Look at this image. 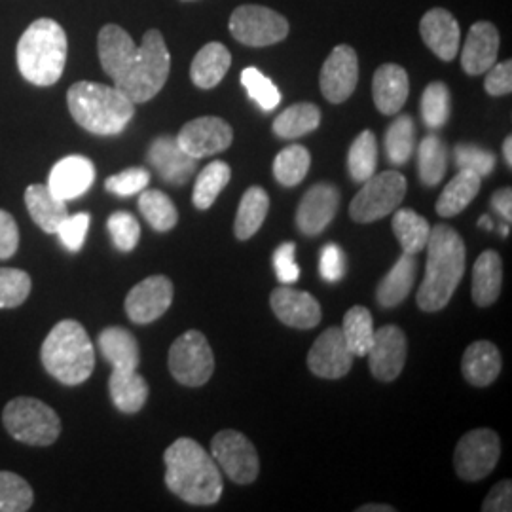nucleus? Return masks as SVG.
Returning <instances> with one entry per match:
<instances>
[{"label": "nucleus", "instance_id": "38", "mask_svg": "<svg viewBox=\"0 0 512 512\" xmlns=\"http://www.w3.org/2000/svg\"><path fill=\"white\" fill-rule=\"evenodd\" d=\"M418 169L421 183L437 186L442 183L448 169V150L437 135H427L418 150Z\"/></svg>", "mask_w": 512, "mask_h": 512}, {"label": "nucleus", "instance_id": "43", "mask_svg": "<svg viewBox=\"0 0 512 512\" xmlns=\"http://www.w3.org/2000/svg\"><path fill=\"white\" fill-rule=\"evenodd\" d=\"M35 495L25 478L0 471V512H25L33 507Z\"/></svg>", "mask_w": 512, "mask_h": 512}, {"label": "nucleus", "instance_id": "30", "mask_svg": "<svg viewBox=\"0 0 512 512\" xmlns=\"http://www.w3.org/2000/svg\"><path fill=\"white\" fill-rule=\"evenodd\" d=\"M503 262L495 251H484L476 258L473 268V302L478 308H488L501 294Z\"/></svg>", "mask_w": 512, "mask_h": 512}, {"label": "nucleus", "instance_id": "11", "mask_svg": "<svg viewBox=\"0 0 512 512\" xmlns=\"http://www.w3.org/2000/svg\"><path fill=\"white\" fill-rule=\"evenodd\" d=\"M211 454L220 469L236 484H253L260 461L253 442L234 429H224L211 440Z\"/></svg>", "mask_w": 512, "mask_h": 512}, {"label": "nucleus", "instance_id": "40", "mask_svg": "<svg viewBox=\"0 0 512 512\" xmlns=\"http://www.w3.org/2000/svg\"><path fill=\"white\" fill-rule=\"evenodd\" d=\"M139 209L156 232H169L179 222V211L175 203L160 190H143L139 198Z\"/></svg>", "mask_w": 512, "mask_h": 512}, {"label": "nucleus", "instance_id": "54", "mask_svg": "<svg viewBox=\"0 0 512 512\" xmlns=\"http://www.w3.org/2000/svg\"><path fill=\"white\" fill-rule=\"evenodd\" d=\"M18 245V224L10 213L0 209V260H8L16 255Z\"/></svg>", "mask_w": 512, "mask_h": 512}, {"label": "nucleus", "instance_id": "47", "mask_svg": "<svg viewBox=\"0 0 512 512\" xmlns=\"http://www.w3.org/2000/svg\"><path fill=\"white\" fill-rule=\"evenodd\" d=\"M107 228H109L110 238L114 241L118 251L129 253L137 247L139 239H141V226L137 219L126 213V211H116L110 215L107 220Z\"/></svg>", "mask_w": 512, "mask_h": 512}, {"label": "nucleus", "instance_id": "33", "mask_svg": "<svg viewBox=\"0 0 512 512\" xmlns=\"http://www.w3.org/2000/svg\"><path fill=\"white\" fill-rule=\"evenodd\" d=\"M268 211H270V198L266 190L260 186H251L239 202L238 215L234 222L236 238L241 241L253 238L260 230V226L264 224Z\"/></svg>", "mask_w": 512, "mask_h": 512}, {"label": "nucleus", "instance_id": "49", "mask_svg": "<svg viewBox=\"0 0 512 512\" xmlns=\"http://www.w3.org/2000/svg\"><path fill=\"white\" fill-rule=\"evenodd\" d=\"M90 220L92 219L88 213H76L73 217L67 215V219L59 224L55 234L59 236V241L67 251L78 253L84 247V241L90 230Z\"/></svg>", "mask_w": 512, "mask_h": 512}, {"label": "nucleus", "instance_id": "46", "mask_svg": "<svg viewBox=\"0 0 512 512\" xmlns=\"http://www.w3.org/2000/svg\"><path fill=\"white\" fill-rule=\"evenodd\" d=\"M33 281L18 268H0V310L18 308L31 294Z\"/></svg>", "mask_w": 512, "mask_h": 512}, {"label": "nucleus", "instance_id": "59", "mask_svg": "<svg viewBox=\"0 0 512 512\" xmlns=\"http://www.w3.org/2000/svg\"><path fill=\"white\" fill-rule=\"evenodd\" d=\"M478 226H480V228H484V230H492V228H494V222H492L490 217H486V215H484V217H480V219H478Z\"/></svg>", "mask_w": 512, "mask_h": 512}, {"label": "nucleus", "instance_id": "29", "mask_svg": "<svg viewBox=\"0 0 512 512\" xmlns=\"http://www.w3.org/2000/svg\"><path fill=\"white\" fill-rule=\"evenodd\" d=\"M25 205L31 219L35 220L46 234H55L59 224L69 215L67 203L55 198L46 184H31L25 190Z\"/></svg>", "mask_w": 512, "mask_h": 512}, {"label": "nucleus", "instance_id": "18", "mask_svg": "<svg viewBox=\"0 0 512 512\" xmlns=\"http://www.w3.org/2000/svg\"><path fill=\"white\" fill-rule=\"evenodd\" d=\"M340 205L336 186L319 183L311 186L296 209V226L306 236H317L329 226Z\"/></svg>", "mask_w": 512, "mask_h": 512}, {"label": "nucleus", "instance_id": "24", "mask_svg": "<svg viewBox=\"0 0 512 512\" xmlns=\"http://www.w3.org/2000/svg\"><path fill=\"white\" fill-rule=\"evenodd\" d=\"M410 93V80L403 67L395 63H385L372 80V97L378 110L385 116L399 114Z\"/></svg>", "mask_w": 512, "mask_h": 512}, {"label": "nucleus", "instance_id": "57", "mask_svg": "<svg viewBox=\"0 0 512 512\" xmlns=\"http://www.w3.org/2000/svg\"><path fill=\"white\" fill-rule=\"evenodd\" d=\"M357 512H395V509L389 505H363Z\"/></svg>", "mask_w": 512, "mask_h": 512}, {"label": "nucleus", "instance_id": "20", "mask_svg": "<svg viewBox=\"0 0 512 512\" xmlns=\"http://www.w3.org/2000/svg\"><path fill=\"white\" fill-rule=\"evenodd\" d=\"M95 181V165L86 156H67L52 167L48 188L55 198L69 202L84 196Z\"/></svg>", "mask_w": 512, "mask_h": 512}, {"label": "nucleus", "instance_id": "2", "mask_svg": "<svg viewBox=\"0 0 512 512\" xmlns=\"http://www.w3.org/2000/svg\"><path fill=\"white\" fill-rule=\"evenodd\" d=\"M165 484L190 505H215L222 495L217 461L196 440H175L164 454Z\"/></svg>", "mask_w": 512, "mask_h": 512}, {"label": "nucleus", "instance_id": "13", "mask_svg": "<svg viewBox=\"0 0 512 512\" xmlns=\"http://www.w3.org/2000/svg\"><path fill=\"white\" fill-rule=\"evenodd\" d=\"M234 141L232 126L217 116H202L188 124L177 135V143L196 160L224 152Z\"/></svg>", "mask_w": 512, "mask_h": 512}, {"label": "nucleus", "instance_id": "36", "mask_svg": "<svg viewBox=\"0 0 512 512\" xmlns=\"http://www.w3.org/2000/svg\"><path fill=\"white\" fill-rule=\"evenodd\" d=\"M230 177H232V171L226 162H213L203 167L192 192V202L196 205V209L205 211L217 202L220 192L226 188V184L230 183Z\"/></svg>", "mask_w": 512, "mask_h": 512}, {"label": "nucleus", "instance_id": "1", "mask_svg": "<svg viewBox=\"0 0 512 512\" xmlns=\"http://www.w3.org/2000/svg\"><path fill=\"white\" fill-rule=\"evenodd\" d=\"M97 52L114 88L133 105L147 103L162 92L171 69V55L158 29L147 31L141 46H137L122 27L105 25L99 31Z\"/></svg>", "mask_w": 512, "mask_h": 512}, {"label": "nucleus", "instance_id": "8", "mask_svg": "<svg viewBox=\"0 0 512 512\" xmlns=\"http://www.w3.org/2000/svg\"><path fill=\"white\" fill-rule=\"evenodd\" d=\"M406 186L408 183L399 171L374 173L349 203L351 219L359 224H368L389 217L403 202Z\"/></svg>", "mask_w": 512, "mask_h": 512}, {"label": "nucleus", "instance_id": "26", "mask_svg": "<svg viewBox=\"0 0 512 512\" xmlns=\"http://www.w3.org/2000/svg\"><path fill=\"white\" fill-rule=\"evenodd\" d=\"M230 65H232V55L228 52V48L220 42H209L194 57L190 67V78L198 88L213 90L222 82Z\"/></svg>", "mask_w": 512, "mask_h": 512}, {"label": "nucleus", "instance_id": "42", "mask_svg": "<svg viewBox=\"0 0 512 512\" xmlns=\"http://www.w3.org/2000/svg\"><path fill=\"white\" fill-rule=\"evenodd\" d=\"M416 143V128L408 114H401L385 133V152L393 165H403L410 160Z\"/></svg>", "mask_w": 512, "mask_h": 512}, {"label": "nucleus", "instance_id": "14", "mask_svg": "<svg viewBox=\"0 0 512 512\" xmlns=\"http://www.w3.org/2000/svg\"><path fill=\"white\" fill-rule=\"evenodd\" d=\"M408 355L406 334L395 325H385L374 332V342L368 349V366L376 380L393 382L401 376Z\"/></svg>", "mask_w": 512, "mask_h": 512}, {"label": "nucleus", "instance_id": "39", "mask_svg": "<svg viewBox=\"0 0 512 512\" xmlns=\"http://www.w3.org/2000/svg\"><path fill=\"white\" fill-rule=\"evenodd\" d=\"M349 175L355 183H365L378 167V141L372 131H363L349 148Z\"/></svg>", "mask_w": 512, "mask_h": 512}, {"label": "nucleus", "instance_id": "32", "mask_svg": "<svg viewBox=\"0 0 512 512\" xmlns=\"http://www.w3.org/2000/svg\"><path fill=\"white\" fill-rule=\"evenodd\" d=\"M99 349L112 368L137 370L141 355L137 338L122 327H109L99 334Z\"/></svg>", "mask_w": 512, "mask_h": 512}, {"label": "nucleus", "instance_id": "41", "mask_svg": "<svg viewBox=\"0 0 512 512\" xmlns=\"http://www.w3.org/2000/svg\"><path fill=\"white\" fill-rule=\"evenodd\" d=\"M311 156L308 148L291 145L283 148L274 160V175L277 183L283 186H296L302 183L310 171Z\"/></svg>", "mask_w": 512, "mask_h": 512}, {"label": "nucleus", "instance_id": "16", "mask_svg": "<svg viewBox=\"0 0 512 512\" xmlns=\"http://www.w3.org/2000/svg\"><path fill=\"white\" fill-rule=\"evenodd\" d=\"M359 61L355 50L348 44H340L330 52L321 69V92L325 99L338 105L348 101L357 88Z\"/></svg>", "mask_w": 512, "mask_h": 512}, {"label": "nucleus", "instance_id": "4", "mask_svg": "<svg viewBox=\"0 0 512 512\" xmlns=\"http://www.w3.org/2000/svg\"><path fill=\"white\" fill-rule=\"evenodd\" d=\"M67 105L80 128L101 137L120 135L135 116V105L118 88L88 80L69 88Z\"/></svg>", "mask_w": 512, "mask_h": 512}, {"label": "nucleus", "instance_id": "3", "mask_svg": "<svg viewBox=\"0 0 512 512\" xmlns=\"http://www.w3.org/2000/svg\"><path fill=\"white\" fill-rule=\"evenodd\" d=\"M425 277L418 291L423 311H439L448 306L465 274V243L452 226L437 224L427 239Z\"/></svg>", "mask_w": 512, "mask_h": 512}, {"label": "nucleus", "instance_id": "23", "mask_svg": "<svg viewBox=\"0 0 512 512\" xmlns=\"http://www.w3.org/2000/svg\"><path fill=\"white\" fill-rule=\"evenodd\" d=\"M499 54V31L495 29L494 23L478 21L465 40L463 52H461V67L463 71L471 76L484 74L495 61Z\"/></svg>", "mask_w": 512, "mask_h": 512}, {"label": "nucleus", "instance_id": "22", "mask_svg": "<svg viewBox=\"0 0 512 512\" xmlns=\"http://www.w3.org/2000/svg\"><path fill=\"white\" fill-rule=\"evenodd\" d=\"M420 33L427 48L437 55L442 61H454L459 52V31L458 19L454 18L448 10L435 8L429 10L420 23Z\"/></svg>", "mask_w": 512, "mask_h": 512}, {"label": "nucleus", "instance_id": "15", "mask_svg": "<svg viewBox=\"0 0 512 512\" xmlns=\"http://www.w3.org/2000/svg\"><path fill=\"white\" fill-rule=\"evenodd\" d=\"M173 304V283L165 275H150L137 283L126 298V313L137 325L160 319Z\"/></svg>", "mask_w": 512, "mask_h": 512}, {"label": "nucleus", "instance_id": "19", "mask_svg": "<svg viewBox=\"0 0 512 512\" xmlns=\"http://www.w3.org/2000/svg\"><path fill=\"white\" fill-rule=\"evenodd\" d=\"M148 164L156 169L160 179L165 183L183 186L192 179L196 173L198 160L188 156L183 148L179 147L177 137L162 135L148 148Z\"/></svg>", "mask_w": 512, "mask_h": 512}, {"label": "nucleus", "instance_id": "17", "mask_svg": "<svg viewBox=\"0 0 512 512\" xmlns=\"http://www.w3.org/2000/svg\"><path fill=\"white\" fill-rule=\"evenodd\" d=\"M353 365V353L342 334V329L330 327L325 330L308 353L311 372L325 380L344 378Z\"/></svg>", "mask_w": 512, "mask_h": 512}, {"label": "nucleus", "instance_id": "56", "mask_svg": "<svg viewBox=\"0 0 512 512\" xmlns=\"http://www.w3.org/2000/svg\"><path fill=\"white\" fill-rule=\"evenodd\" d=\"M492 205H494L495 211L507 220H512V190L511 188H501L497 190L494 196H492Z\"/></svg>", "mask_w": 512, "mask_h": 512}, {"label": "nucleus", "instance_id": "48", "mask_svg": "<svg viewBox=\"0 0 512 512\" xmlns=\"http://www.w3.org/2000/svg\"><path fill=\"white\" fill-rule=\"evenodd\" d=\"M150 183V173L145 167H129L126 171L112 175L105 181V188L109 190L110 194L128 198V196H135L141 194Z\"/></svg>", "mask_w": 512, "mask_h": 512}, {"label": "nucleus", "instance_id": "53", "mask_svg": "<svg viewBox=\"0 0 512 512\" xmlns=\"http://www.w3.org/2000/svg\"><path fill=\"white\" fill-rule=\"evenodd\" d=\"M488 76L484 80V88L488 95L501 97L509 95L512 92V63L503 61V63H494L488 71Z\"/></svg>", "mask_w": 512, "mask_h": 512}, {"label": "nucleus", "instance_id": "60", "mask_svg": "<svg viewBox=\"0 0 512 512\" xmlns=\"http://www.w3.org/2000/svg\"><path fill=\"white\" fill-rule=\"evenodd\" d=\"M501 234H503V236H509V228L503 226V228H501Z\"/></svg>", "mask_w": 512, "mask_h": 512}, {"label": "nucleus", "instance_id": "50", "mask_svg": "<svg viewBox=\"0 0 512 512\" xmlns=\"http://www.w3.org/2000/svg\"><path fill=\"white\" fill-rule=\"evenodd\" d=\"M459 169H471L480 177H488L495 167V156L486 148L476 145H458L454 150Z\"/></svg>", "mask_w": 512, "mask_h": 512}, {"label": "nucleus", "instance_id": "5", "mask_svg": "<svg viewBox=\"0 0 512 512\" xmlns=\"http://www.w3.org/2000/svg\"><path fill=\"white\" fill-rule=\"evenodd\" d=\"M21 76L40 88L54 86L65 71L67 35L63 27L50 18L33 21L21 35L16 48Z\"/></svg>", "mask_w": 512, "mask_h": 512}, {"label": "nucleus", "instance_id": "44", "mask_svg": "<svg viewBox=\"0 0 512 512\" xmlns=\"http://www.w3.org/2000/svg\"><path fill=\"white\" fill-rule=\"evenodd\" d=\"M421 118L425 126L439 129L450 118V92L442 82H433L421 95Z\"/></svg>", "mask_w": 512, "mask_h": 512}, {"label": "nucleus", "instance_id": "25", "mask_svg": "<svg viewBox=\"0 0 512 512\" xmlns=\"http://www.w3.org/2000/svg\"><path fill=\"white\" fill-rule=\"evenodd\" d=\"M461 372L465 380L475 387L494 384L501 372V353L492 342L478 340L471 344L461 361Z\"/></svg>", "mask_w": 512, "mask_h": 512}, {"label": "nucleus", "instance_id": "37", "mask_svg": "<svg viewBox=\"0 0 512 512\" xmlns=\"http://www.w3.org/2000/svg\"><path fill=\"white\" fill-rule=\"evenodd\" d=\"M374 323L372 313L365 306H353L344 317L342 334L348 342V348L357 357H366L368 349L374 342Z\"/></svg>", "mask_w": 512, "mask_h": 512}, {"label": "nucleus", "instance_id": "35", "mask_svg": "<svg viewBox=\"0 0 512 512\" xmlns=\"http://www.w3.org/2000/svg\"><path fill=\"white\" fill-rule=\"evenodd\" d=\"M393 232L395 238L399 239L404 253L418 255L427 245L431 228L429 222L414 209H395Z\"/></svg>", "mask_w": 512, "mask_h": 512}, {"label": "nucleus", "instance_id": "27", "mask_svg": "<svg viewBox=\"0 0 512 512\" xmlns=\"http://www.w3.org/2000/svg\"><path fill=\"white\" fill-rule=\"evenodd\" d=\"M418 277V258L416 255L403 256L397 260V264L391 268V272L385 275L378 285L376 300L382 308H395L404 298L410 294L414 281Z\"/></svg>", "mask_w": 512, "mask_h": 512}, {"label": "nucleus", "instance_id": "10", "mask_svg": "<svg viewBox=\"0 0 512 512\" xmlns=\"http://www.w3.org/2000/svg\"><path fill=\"white\" fill-rule=\"evenodd\" d=\"M230 33L245 46L264 48L287 38L289 21L266 6L245 4L232 14Z\"/></svg>", "mask_w": 512, "mask_h": 512}, {"label": "nucleus", "instance_id": "34", "mask_svg": "<svg viewBox=\"0 0 512 512\" xmlns=\"http://www.w3.org/2000/svg\"><path fill=\"white\" fill-rule=\"evenodd\" d=\"M321 110L313 103H296L274 120V133L281 139H298L319 128Z\"/></svg>", "mask_w": 512, "mask_h": 512}, {"label": "nucleus", "instance_id": "58", "mask_svg": "<svg viewBox=\"0 0 512 512\" xmlns=\"http://www.w3.org/2000/svg\"><path fill=\"white\" fill-rule=\"evenodd\" d=\"M503 156H505V162L507 165H512V137L509 135L503 143Z\"/></svg>", "mask_w": 512, "mask_h": 512}, {"label": "nucleus", "instance_id": "31", "mask_svg": "<svg viewBox=\"0 0 512 512\" xmlns=\"http://www.w3.org/2000/svg\"><path fill=\"white\" fill-rule=\"evenodd\" d=\"M482 177L471 169H459L458 175L444 186L437 200V213L440 217H456L469 207L480 192Z\"/></svg>", "mask_w": 512, "mask_h": 512}, {"label": "nucleus", "instance_id": "7", "mask_svg": "<svg viewBox=\"0 0 512 512\" xmlns=\"http://www.w3.org/2000/svg\"><path fill=\"white\" fill-rule=\"evenodd\" d=\"M2 421L12 439L31 446H50L61 433L54 408L33 397H18L6 404Z\"/></svg>", "mask_w": 512, "mask_h": 512}, {"label": "nucleus", "instance_id": "55", "mask_svg": "<svg viewBox=\"0 0 512 512\" xmlns=\"http://www.w3.org/2000/svg\"><path fill=\"white\" fill-rule=\"evenodd\" d=\"M484 512H511L512 511V484L511 480H503L495 484L494 490L484 499L482 505Z\"/></svg>", "mask_w": 512, "mask_h": 512}, {"label": "nucleus", "instance_id": "28", "mask_svg": "<svg viewBox=\"0 0 512 512\" xmlns=\"http://www.w3.org/2000/svg\"><path fill=\"white\" fill-rule=\"evenodd\" d=\"M110 399L114 406L124 414H135L147 403V380L137 370H118L114 368L109 378Z\"/></svg>", "mask_w": 512, "mask_h": 512}, {"label": "nucleus", "instance_id": "12", "mask_svg": "<svg viewBox=\"0 0 512 512\" xmlns=\"http://www.w3.org/2000/svg\"><path fill=\"white\" fill-rule=\"evenodd\" d=\"M501 456V440L492 429H475L459 440L454 467L459 478L476 482L490 475Z\"/></svg>", "mask_w": 512, "mask_h": 512}, {"label": "nucleus", "instance_id": "9", "mask_svg": "<svg viewBox=\"0 0 512 512\" xmlns=\"http://www.w3.org/2000/svg\"><path fill=\"white\" fill-rule=\"evenodd\" d=\"M171 376L186 387H202L215 370V355L200 330L181 334L169 349Z\"/></svg>", "mask_w": 512, "mask_h": 512}, {"label": "nucleus", "instance_id": "21", "mask_svg": "<svg viewBox=\"0 0 512 512\" xmlns=\"http://www.w3.org/2000/svg\"><path fill=\"white\" fill-rule=\"evenodd\" d=\"M270 304L277 319L287 327L306 330L321 323V304L306 291L283 285L272 293Z\"/></svg>", "mask_w": 512, "mask_h": 512}, {"label": "nucleus", "instance_id": "45", "mask_svg": "<svg viewBox=\"0 0 512 512\" xmlns=\"http://www.w3.org/2000/svg\"><path fill=\"white\" fill-rule=\"evenodd\" d=\"M241 84L249 93V97L264 112H272L281 103L279 88L275 86L274 82L266 74L260 73L255 67H247L241 73Z\"/></svg>", "mask_w": 512, "mask_h": 512}, {"label": "nucleus", "instance_id": "51", "mask_svg": "<svg viewBox=\"0 0 512 512\" xmlns=\"http://www.w3.org/2000/svg\"><path fill=\"white\" fill-rule=\"evenodd\" d=\"M274 268L281 285H293L300 277V268L296 264V245L287 241L277 247L274 253Z\"/></svg>", "mask_w": 512, "mask_h": 512}, {"label": "nucleus", "instance_id": "52", "mask_svg": "<svg viewBox=\"0 0 512 512\" xmlns=\"http://www.w3.org/2000/svg\"><path fill=\"white\" fill-rule=\"evenodd\" d=\"M319 272H321V277L329 283H338L344 277V274H346V255L338 245L329 243V245L323 247Z\"/></svg>", "mask_w": 512, "mask_h": 512}, {"label": "nucleus", "instance_id": "6", "mask_svg": "<svg viewBox=\"0 0 512 512\" xmlns=\"http://www.w3.org/2000/svg\"><path fill=\"white\" fill-rule=\"evenodd\" d=\"M40 359L46 372L65 385L84 384L92 376L95 351L86 329L73 319L59 321L46 336Z\"/></svg>", "mask_w": 512, "mask_h": 512}]
</instances>
